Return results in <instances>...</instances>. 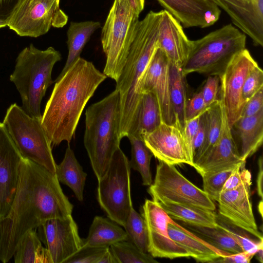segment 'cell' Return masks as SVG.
<instances>
[{
  "instance_id": "cell-32",
  "label": "cell",
  "mask_w": 263,
  "mask_h": 263,
  "mask_svg": "<svg viewBox=\"0 0 263 263\" xmlns=\"http://www.w3.org/2000/svg\"><path fill=\"white\" fill-rule=\"evenodd\" d=\"M15 263H50L36 229L27 232L22 239L13 255Z\"/></svg>"
},
{
  "instance_id": "cell-44",
  "label": "cell",
  "mask_w": 263,
  "mask_h": 263,
  "mask_svg": "<svg viewBox=\"0 0 263 263\" xmlns=\"http://www.w3.org/2000/svg\"><path fill=\"white\" fill-rule=\"evenodd\" d=\"M246 161L235 167L224 184L222 190L233 189L239 185L245 179L251 176L250 171L245 168Z\"/></svg>"
},
{
  "instance_id": "cell-51",
  "label": "cell",
  "mask_w": 263,
  "mask_h": 263,
  "mask_svg": "<svg viewBox=\"0 0 263 263\" xmlns=\"http://www.w3.org/2000/svg\"><path fill=\"white\" fill-rule=\"evenodd\" d=\"M254 256H256V258L261 263L263 262V248H261L257 251L255 253Z\"/></svg>"
},
{
  "instance_id": "cell-30",
  "label": "cell",
  "mask_w": 263,
  "mask_h": 263,
  "mask_svg": "<svg viewBox=\"0 0 263 263\" xmlns=\"http://www.w3.org/2000/svg\"><path fill=\"white\" fill-rule=\"evenodd\" d=\"M184 229L205 242L227 254L243 252L241 248L218 224L216 228L196 226L182 222Z\"/></svg>"
},
{
  "instance_id": "cell-35",
  "label": "cell",
  "mask_w": 263,
  "mask_h": 263,
  "mask_svg": "<svg viewBox=\"0 0 263 263\" xmlns=\"http://www.w3.org/2000/svg\"><path fill=\"white\" fill-rule=\"evenodd\" d=\"M128 240L142 252H148V236L144 218L133 207L123 226Z\"/></svg>"
},
{
  "instance_id": "cell-47",
  "label": "cell",
  "mask_w": 263,
  "mask_h": 263,
  "mask_svg": "<svg viewBox=\"0 0 263 263\" xmlns=\"http://www.w3.org/2000/svg\"><path fill=\"white\" fill-rule=\"evenodd\" d=\"M254 254L243 251L235 254H229L221 256L214 262L221 263H249Z\"/></svg>"
},
{
  "instance_id": "cell-8",
  "label": "cell",
  "mask_w": 263,
  "mask_h": 263,
  "mask_svg": "<svg viewBox=\"0 0 263 263\" xmlns=\"http://www.w3.org/2000/svg\"><path fill=\"white\" fill-rule=\"evenodd\" d=\"M41 119L30 117L16 103L7 109L3 124L23 158L55 174L56 165L51 143Z\"/></svg>"
},
{
  "instance_id": "cell-22",
  "label": "cell",
  "mask_w": 263,
  "mask_h": 263,
  "mask_svg": "<svg viewBox=\"0 0 263 263\" xmlns=\"http://www.w3.org/2000/svg\"><path fill=\"white\" fill-rule=\"evenodd\" d=\"M158 46L171 64L181 68L192 46V40L186 35L181 24L165 10H162Z\"/></svg>"
},
{
  "instance_id": "cell-50",
  "label": "cell",
  "mask_w": 263,
  "mask_h": 263,
  "mask_svg": "<svg viewBox=\"0 0 263 263\" xmlns=\"http://www.w3.org/2000/svg\"><path fill=\"white\" fill-rule=\"evenodd\" d=\"M99 263H117L114 255L110 250L109 247L101 258Z\"/></svg>"
},
{
  "instance_id": "cell-34",
  "label": "cell",
  "mask_w": 263,
  "mask_h": 263,
  "mask_svg": "<svg viewBox=\"0 0 263 263\" xmlns=\"http://www.w3.org/2000/svg\"><path fill=\"white\" fill-rule=\"evenodd\" d=\"M205 115L206 125L205 139L201 147L194 156V165L212 147L220 136L221 111L219 99L208 107L205 111Z\"/></svg>"
},
{
  "instance_id": "cell-28",
  "label": "cell",
  "mask_w": 263,
  "mask_h": 263,
  "mask_svg": "<svg viewBox=\"0 0 263 263\" xmlns=\"http://www.w3.org/2000/svg\"><path fill=\"white\" fill-rule=\"evenodd\" d=\"M55 175L59 182L69 187L77 199L83 201L87 174L70 146L67 148L62 161L56 165Z\"/></svg>"
},
{
  "instance_id": "cell-21",
  "label": "cell",
  "mask_w": 263,
  "mask_h": 263,
  "mask_svg": "<svg viewBox=\"0 0 263 263\" xmlns=\"http://www.w3.org/2000/svg\"><path fill=\"white\" fill-rule=\"evenodd\" d=\"M183 28H204L215 24L221 13L211 0H156Z\"/></svg>"
},
{
  "instance_id": "cell-36",
  "label": "cell",
  "mask_w": 263,
  "mask_h": 263,
  "mask_svg": "<svg viewBox=\"0 0 263 263\" xmlns=\"http://www.w3.org/2000/svg\"><path fill=\"white\" fill-rule=\"evenodd\" d=\"M109 248L117 263L158 262L150 254L142 252L129 240L115 243Z\"/></svg>"
},
{
  "instance_id": "cell-31",
  "label": "cell",
  "mask_w": 263,
  "mask_h": 263,
  "mask_svg": "<svg viewBox=\"0 0 263 263\" xmlns=\"http://www.w3.org/2000/svg\"><path fill=\"white\" fill-rule=\"evenodd\" d=\"M185 76L181 67L170 63V98L175 123L183 130L186 123L185 106L187 101Z\"/></svg>"
},
{
  "instance_id": "cell-29",
  "label": "cell",
  "mask_w": 263,
  "mask_h": 263,
  "mask_svg": "<svg viewBox=\"0 0 263 263\" xmlns=\"http://www.w3.org/2000/svg\"><path fill=\"white\" fill-rule=\"evenodd\" d=\"M171 219L201 227L216 228L218 226L214 211L172 203H159Z\"/></svg>"
},
{
  "instance_id": "cell-4",
  "label": "cell",
  "mask_w": 263,
  "mask_h": 263,
  "mask_svg": "<svg viewBox=\"0 0 263 263\" xmlns=\"http://www.w3.org/2000/svg\"><path fill=\"white\" fill-rule=\"evenodd\" d=\"M120 93L115 89L85 112L84 144L98 179L105 174L120 147Z\"/></svg>"
},
{
  "instance_id": "cell-9",
  "label": "cell",
  "mask_w": 263,
  "mask_h": 263,
  "mask_svg": "<svg viewBox=\"0 0 263 263\" xmlns=\"http://www.w3.org/2000/svg\"><path fill=\"white\" fill-rule=\"evenodd\" d=\"M129 160L119 147L105 174L98 179L97 199L107 217L123 227L133 206Z\"/></svg>"
},
{
  "instance_id": "cell-41",
  "label": "cell",
  "mask_w": 263,
  "mask_h": 263,
  "mask_svg": "<svg viewBox=\"0 0 263 263\" xmlns=\"http://www.w3.org/2000/svg\"><path fill=\"white\" fill-rule=\"evenodd\" d=\"M220 77L209 76L200 89L206 107H209L219 99L220 91Z\"/></svg>"
},
{
  "instance_id": "cell-42",
  "label": "cell",
  "mask_w": 263,
  "mask_h": 263,
  "mask_svg": "<svg viewBox=\"0 0 263 263\" xmlns=\"http://www.w3.org/2000/svg\"><path fill=\"white\" fill-rule=\"evenodd\" d=\"M201 114L186 121L183 130L189 159L191 166L193 167L194 166V157L193 141L199 125Z\"/></svg>"
},
{
  "instance_id": "cell-15",
  "label": "cell",
  "mask_w": 263,
  "mask_h": 263,
  "mask_svg": "<svg viewBox=\"0 0 263 263\" xmlns=\"http://www.w3.org/2000/svg\"><path fill=\"white\" fill-rule=\"evenodd\" d=\"M251 176L237 187L220 193L218 200L219 215L233 226L263 240L253 212L251 199Z\"/></svg>"
},
{
  "instance_id": "cell-27",
  "label": "cell",
  "mask_w": 263,
  "mask_h": 263,
  "mask_svg": "<svg viewBox=\"0 0 263 263\" xmlns=\"http://www.w3.org/2000/svg\"><path fill=\"white\" fill-rule=\"evenodd\" d=\"M100 27L101 23L98 21L70 22L67 32L68 56L65 66L57 79L61 77L80 57L91 36Z\"/></svg>"
},
{
  "instance_id": "cell-12",
  "label": "cell",
  "mask_w": 263,
  "mask_h": 263,
  "mask_svg": "<svg viewBox=\"0 0 263 263\" xmlns=\"http://www.w3.org/2000/svg\"><path fill=\"white\" fill-rule=\"evenodd\" d=\"M257 65L249 51L245 48L235 55L220 77L219 97L222 100L231 128L240 118L245 104L242 98L245 79L250 71Z\"/></svg>"
},
{
  "instance_id": "cell-45",
  "label": "cell",
  "mask_w": 263,
  "mask_h": 263,
  "mask_svg": "<svg viewBox=\"0 0 263 263\" xmlns=\"http://www.w3.org/2000/svg\"><path fill=\"white\" fill-rule=\"evenodd\" d=\"M262 109H263V88L246 103L240 118L253 116Z\"/></svg>"
},
{
  "instance_id": "cell-25",
  "label": "cell",
  "mask_w": 263,
  "mask_h": 263,
  "mask_svg": "<svg viewBox=\"0 0 263 263\" xmlns=\"http://www.w3.org/2000/svg\"><path fill=\"white\" fill-rule=\"evenodd\" d=\"M232 127H235L239 137L240 155L246 160L262 144L263 109L253 116L239 118Z\"/></svg>"
},
{
  "instance_id": "cell-2",
  "label": "cell",
  "mask_w": 263,
  "mask_h": 263,
  "mask_svg": "<svg viewBox=\"0 0 263 263\" xmlns=\"http://www.w3.org/2000/svg\"><path fill=\"white\" fill-rule=\"evenodd\" d=\"M106 78L92 62L80 57L56 79L41 119L51 145L70 143L85 105Z\"/></svg>"
},
{
  "instance_id": "cell-49",
  "label": "cell",
  "mask_w": 263,
  "mask_h": 263,
  "mask_svg": "<svg viewBox=\"0 0 263 263\" xmlns=\"http://www.w3.org/2000/svg\"><path fill=\"white\" fill-rule=\"evenodd\" d=\"M258 172L257 176L256 185L258 195L262 200V178H263V168H262V157L261 156L258 160Z\"/></svg>"
},
{
  "instance_id": "cell-24",
  "label": "cell",
  "mask_w": 263,
  "mask_h": 263,
  "mask_svg": "<svg viewBox=\"0 0 263 263\" xmlns=\"http://www.w3.org/2000/svg\"><path fill=\"white\" fill-rule=\"evenodd\" d=\"M162 122L160 109L155 95L152 92L142 93L127 137L131 135L143 139L144 135L155 130Z\"/></svg>"
},
{
  "instance_id": "cell-46",
  "label": "cell",
  "mask_w": 263,
  "mask_h": 263,
  "mask_svg": "<svg viewBox=\"0 0 263 263\" xmlns=\"http://www.w3.org/2000/svg\"><path fill=\"white\" fill-rule=\"evenodd\" d=\"M23 0H0V22L7 26Z\"/></svg>"
},
{
  "instance_id": "cell-6",
  "label": "cell",
  "mask_w": 263,
  "mask_h": 263,
  "mask_svg": "<svg viewBox=\"0 0 263 263\" xmlns=\"http://www.w3.org/2000/svg\"><path fill=\"white\" fill-rule=\"evenodd\" d=\"M145 0H114L102 28L106 63L103 72L116 82L125 64Z\"/></svg>"
},
{
  "instance_id": "cell-38",
  "label": "cell",
  "mask_w": 263,
  "mask_h": 263,
  "mask_svg": "<svg viewBox=\"0 0 263 263\" xmlns=\"http://www.w3.org/2000/svg\"><path fill=\"white\" fill-rule=\"evenodd\" d=\"M217 216L218 224L224 230L241 248L243 251L248 252L255 255L257 250L263 248V240H254L246 234H243L234 226L228 222L220 216Z\"/></svg>"
},
{
  "instance_id": "cell-17",
  "label": "cell",
  "mask_w": 263,
  "mask_h": 263,
  "mask_svg": "<svg viewBox=\"0 0 263 263\" xmlns=\"http://www.w3.org/2000/svg\"><path fill=\"white\" fill-rule=\"evenodd\" d=\"M219 99L221 111L220 134L212 147L194 164V167L200 175L233 168L246 161L241 157L235 142L222 100L220 97Z\"/></svg>"
},
{
  "instance_id": "cell-23",
  "label": "cell",
  "mask_w": 263,
  "mask_h": 263,
  "mask_svg": "<svg viewBox=\"0 0 263 263\" xmlns=\"http://www.w3.org/2000/svg\"><path fill=\"white\" fill-rule=\"evenodd\" d=\"M167 230L171 238L184 248L190 257L198 262H214L219 257L229 254L214 248L171 219Z\"/></svg>"
},
{
  "instance_id": "cell-7",
  "label": "cell",
  "mask_w": 263,
  "mask_h": 263,
  "mask_svg": "<svg viewBox=\"0 0 263 263\" xmlns=\"http://www.w3.org/2000/svg\"><path fill=\"white\" fill-rule=\"evenodd\" d=\"M246 44V34L231 24L192 41L189 55L181 68L182 73L185 77L196 72L220 77Z\"/></svg>"
},
{
  "instance_id": "cell-33",
  "label": "cell",
  "mask_w": 263,
  "mask_h": 263,
  "mask_svg": "<svg viewBox=\"0 0 263 263\" xmlns=\"http://www.w3.org/2000/svg\"><path fill=\"white\" fill-rule=\"evenodd\" d=\"M127 138L131 144L130 167L140 173L143 185L149 186L153 182L150 164L153 155L143 139L131 135Z\"/></svg>"
},
{
  "instance_id": "cell-13",
  "label": "cell",
  "mask_w": 263,
  "mask_h": 263,
  "mask_svg": "<svg viewBox=\"0 0 263 263\" xmlns=\"http://www.w3.org/2000/svg\"><path fill=\"white\" fill-rule=\"evenodd\" d=\"M37 229L50 263H65L82 247V239L72 215L48 219Z\"/></svg>"
},
{
  "instance_id": "cell-1",
  "label": "cell",
  "mask_w": 263,
  "mask_h": 263,
  "mask_svg": "<svg viewBox=\"0 0 263 263\" xmlns=\"http://www.w3.org/2000/svg\"><path fill=\"white\" fill-rule=\"evenodd\" d=\"M73 208L56 175L23 157L10 207L0 219V261L11 259L27 232L48 219L71 215Z\"/></svg>"
},
{
  "instance_id": "cell-48",
  "label": "cell",
  "mask_w": 263,
  "mask_h": 263,
  "mask_svg": "<svg viewBox=\"0 0 263 263\" xmlns=\"http://www.w3.org/2000/svg\"><path fill=\"white\" fill-rule=\"evenodd\" d=\"M206 110L201 114L200 116L199 125L194 137L193 141V150L194 156L197 152L201 147L205 139L206 125L205 115Z\"/></svg>"
},
{
  "instance_id": "cell-11",
  "label": "cell",
  "mask_w": 263,
  "mask_h": 263,
  "mask_svg": "<svg viewBox=\"0 0 263 263\" xmlns=\"http://www.w3.org/2000/svg\"><path fill=\"white\" fill-rule=\"evenodd\" d=\"M60 0H23L7 26L21 36L37 37L51 27L62 28L68 17L60 8Z\"/></svg>"
},
{
  "instance_id": "cell-3",
  "label": "cell",
  "mask_w": 263,
  "mask_h": 263,
  "mask_svg": "<svg viewBox=\"0 0 263 263\" xmlns=\"http://www.w3.org/2000/svg\"><path fill=\"white\" fill-rule=\"evenodd\" d=\"M162 10L150 11L139 21L125 64L116 81L120 93L119 136L127 137L140 98L138 87L141 77L158 47Z\"/></svg>"
},
{
  "instance_id": "cell-43",
  "label": "cell",
  "mask_w": 263,
  "mask_h": 263,
  "mask_svg": "<svg viewBox=\"0 0 263 263\" xmlns=\"http://www.w3.org/2000/svg\"><path fill=\"white\" fill-rule=\"evenodd\" d=\"M208 107L204 103L201 90L196 92L190 99H187L185 111L186 121L201 114Z\"/></svg>"
},
{
  "instance_id": "cell-18",
  "label": "cell",
  "mask_w": 263,
  "mask_h": 263,
  "mask_svg": "<svg viewBox=\"0 0 263 263\" xmlns=\"http://www.w3.org/2000/svg\"><path fill=\"white\" fill-rule=\"evenodd\" d=\"M143 140L158 160L174 165H191L183 132L177 123L168 124L162 122L155 130L144 135Z\"/></svg>"
},
{
  "instance_id": "cell-26",
  "label": "cell",
  "mask_w": 263,
  "mask_h": 263,
  "mask_svg": "<svg viewBox=\"0 0 263 263\" xmlns=\"http://www.w3.org/2000/svg\"><path fill=\"white\" fill-rule=\"evenodd\" d=\"M124 240H128V236L120 225L109 218L96 216L89 228L87 237L82 239V246L108 248Z\"/></svg>"
},
{
  "instance_id": "cell-52",
  "label": "cell",
  "mask_w": 263,
  "mask_h": 263,
  "mask_svg": "<svg viewBox=\"0 0 263 263\" xmlns=\"http://www.w3.org/2000/svg\"><path fill=\"white\" fill-rule=\"evenodd\" d=\"M262 200H261V201L259 202V204H258V210H259V212H260V214L261 216V217H262Z\"/></svg>"
},
{
  "instance_id": "cell-37",
  "label": "cell",
  "mask_w": 263,
  "mask_h": 263,
  "mask_svg": "<svg viewBox=\"0 0 263 263\" xmlns=\"http://www.w3.org/2000/svg\"><path fill=\"white\" fill-rule=\"evenodd\" d=\"M234 168L201 174L203 180V190L213 201H218L224 184Z\"/></svg>"
},
{
  "instance_id": "cell-39",
  "label": "cell",
  "mask_w": 263,
  "mask_h": 263,
  "mask_svg": "<svg viewBox=\"0 0 263 263\" xmlns=\"http://www.w3.org/2000/svg\"><path fill=\"white\" fill-rule=\"evenodd\" d=\"M262 88L263 71L257 65L250 71L243 83L242 98L245 104Z\"/></svg>"
},
{
  "instance_id": "cell-10",
  "label": "cell",
  "mask_w": 263,
  "mask_h": 263,
  "mask_svg": "<svg viewBox=\"0 0 263 263\" xmlns=\"http://www.w3.org/2000/svg\"><path fill=\"white\" fill-rule=\"evenodd\" d=\"M148 193L159 203L188 205L215 211L216 206L205 192L187 179L174 165L159 160L154 181Z\"/></svg>"
},
{
  "instance_id": "cell-19",
  "label": "cell",
  "mask_w": 263,
  "mask_h": 263,
  "mask_svg": "<svg viewBox=\"0 0 263 263\" xmlns=\"http://www.w3.org/2000/svg\"><path fill=\"white\" fill-rule=\"evenodd\" d=\"M23 157L0 122V219L7 213L14 195Z\"/></svg>"
},
{
  "instance_id": "cell-5",
  "label": "cell",
  "mask_w": 263,
  "mask_h": 263,
  "mask_svg": "<svg viewBox=\"0 0 263 263\" xmlns=\"http://www.w3.org/2000/svg\"><path fill=\"white\" fill-rule=\"evenodd\" d=\"M61 59L60 52L52 47L40 50L32 44L18 54L10 80L20 95L22 108L30 117L42 119L41 101L53 83V66Z\"/></svg>"
},
{
  "instance_id": "cell-20",
  "label": "cell",
  "mask_w": 263,
  "mask_h": 263,
  "mask_svg": "<svg viewBox=\"0 0 263 263\" xmlns=\"http://www.w3.org/2000/svg\"><path fill=\"white\" fill-rule=\"evenodd\" d=\"M256 46H263V0H211Z\"/></svg>"
},
{
  "instance_id": "cell-16",
  "label": "cell",
  "mask_w": 263,
  "mask_h": 263,
  "mask_svg": "<svg viewBox=\"0 0 263 263\" xmlns=\"http://www.w3.org/2000/svg\"><path fill=\"white\" fill-rule=\"evenodd\" d=\"M138 91L140 95L153 92L158 100L162 122L168 124L175 123L170 98V63L159 47L141 77Z\"/></svg>"
},
{
  "instance_id": "cell-40",
  "label": "cell",
  "mask_w": 263,
  "mask_h": 263,
  "mask_svg": "<svg viewBox=\"0 0 263 263\" xmlns=\"http://www.w3.org/2000/svg\"><path fill=\"white\" fill-rule=\"evenodd\" d=\"M108 248L82 246L65 263H99Z\"/></svg>"
},
{
  "instance_id": "cell-14",
  "label": "cell",
  "mask_w": 263,
  "mask_h": 263,
  "mask_svg": "<svg viewBox=\"0 0 263 263\" xmlns=\"http://www.w3.org/2000/svg\"><path fill=\"white\" fill-rule=\"evenodd\" d=\"M141 215L147 229L148 252L153 257L174 259L190 257L184 248L171 238L167 230L171 218L159 202L146 199Z\"/></svg>"
}]
</instances>
